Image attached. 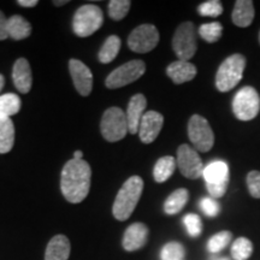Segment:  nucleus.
<instances>
[{"mask_svg":"<svg viewBox=\"0 0 260 260\" xmlns=\"http://www.w3.org/2000/svg\"><path fill=\"white\" fill-rule=\"evenodd\" d=\"M92 170L87 161L71 159L61 170L60 189L71 204H79L87 198L90 189Z\"/></svg>","mask_w":260,"mask_h":260,"instance_id":"1","label":"nucleus"},{"mask_svg":"<svg viewBox=\"0 0 260 260\" xmlns=\"http://www.w3.org/2000/svg\"><path fill=\"white\" fill-rule=\"evenodd\" d=\"M142 190H144V181L141 177L132 176L124 182L112 206V213L117 220L123 222L132 216L141 198Z\"/></svg>","mask_w":260,"mask_h":260,"instance_id":"2","label":"nucleus"},{"mask_svg":"<svg viewBox=\"0 0 260 260\" xmlns=\"http://www.w3.org/2000/svg\"><path fill=\"white\" fill-rule=\"evenodd\" d=\"M246 68V58L240 53L228 57L220 64L216 75V87L219 92L225 93L235 88L237 83L242 80Z\"/></svg>","mask_w":260,"mask_h":260,"instance_id":"3","label":"nucleus"},{"mask_svg":"<svg viewBox=\"0 0 260 260\" xmlns=\"http://www.w3.org/2000/svg\"><path fill=\"white\" fill-rule=\"evenodd\" d=\"M104 15L102 9L96 5L87 4L81 6L74 16L73 29L80 38H87L102 28Z\"/></svg>","mask_w":260,"mask_h":260,"instance_id":"4","label":"nucleus"},{"mask_svg":"<svg viewBox=\"0 0 260 260\" xmlns=\"http://www.w3.org/2000/svg\"><path fill=\"white\" fill-rule=\"evenodd\" d=\"M233 111L240 121H252L260 111V96L251 86L243 87L233 100Z\"/></svg>","mask_w":260,"mask_h":260,"instance_id":"5","label":"nucleus"},{"mask_svg":"<svg viewBox=\"0 0 260 260\" xmlns=\"http://www.w3.org/2000/svg\"><path fill=\"white\" fill-rule=\"evenodd\" d=\"M100 130L104 139L109 142L122 140L129 132L126 115L119 107H110L103 115Z\"/></svg>","mask_w":260,"mask_h":260,"instance_id":"6","label":"nucleus"},{"mask_svg":"<svg viewBox=\"0 0 260 260\" xmlns=\"http://www.w3.org/2000/svg\"><path fill=\"white\" fill-rule=\"evenodd\" d=\"M172 48L178 57V60H186L194 57L197 53V30L191 22H184L178 25L172 38Z\"/></svg>","mask_w":260,"mask_h":260,"instance_id":"7","label":"nucleus"},{"mask_svg":"<svg viewBox=\"0 0 260 260\" xmlns=\"http://www.w3.org/2000/svg\"><path fill=\"white\" fill-rule=\"evenodd\" d=\"M146 71L145 61L135 59L121 65L107 76L105 84L107 88L116 89L124 87L139 80Z\"/></svg>","mask_w":260,"mask_h":260,"instance_id":"8","label":"nucleus"},{"mask_svg":"<svg viewBox=\"0 0 260 260\" xmlns=\"http://www.w3.org/2000/svg\"><path fill=\"white\" fill-rule=\"evenodd\" d=\"M188 136L199 152H209L213 147L214 134L206 118L200 115L190 117L188 123Z\"/></svg>","mask_w":260,"mask_h":260,"instance_id":"9","label":"nucleus"},{"mask_svg":"<svg viewBox=\"0 0 260 260\" xmlns=\"http://www.w3.org/2000/svg\"><path fill=\"white\" fill-rule=\"evenodd\" d=\"M159 31L153 24H141L130 32L128 46L136 53H148L157 47Z\"/></svg>","mask_w":260,"mask_h":260,"instance_id":"10","label":"nucleus"},{"mask_svg":"<svg viewBox=\"0 0 260 260\" xmlns=\"http://www.w3.org/2000/svg\"><path fill=\"white\" fill-rule=\"evenodd\" d=\"M177 167L184 177L197 180L203 176L204 165L199 153L188 145H181L177 149Z\"/></svg>","mask_w":260,"mask_h":260,"instance_id":"11","label":"nucleus"},{"mask_svg":"<svg viewBox=\"0 0 260 260\" xmlns=\"http://www.w3.org/2000/svg\"><path fill=\"white\" fill-rule=\"evenodd\" d=\"M69 71L77 92L82 96L89 95L93 89V74L89 68L79 59H70Z\"/></svg>","mask_w":260,"mask_h":260,"instance_id":"12","label":"nucleus"},{"mask_svg":"<svg viewBox=\"0 0 260 260\" xmlns=\"http://www.w3.org/2000/svg\"><path fill=\"white\" fill-rule=\"evenodd\" d=\"M164 124V117L157 111H147L142 117L139 128V136L144 144H152L158 138Z\"/></svg>","mask_w":260,"mask_h":260,"instance_id":"13","label":"nucleus"},{"mask_svg":"<svg viewBox=\"0 0 260 260\" xmlns=\"http://www.w3.org/2000/svg\"><path fill=\"white\" fill-rule=\"evenodd\" d=\"M149 230L144 223H134L128 226L123 236V248L128 252H134L145 247L148 240Z\"/></svg>","mask_w":260,"mask_h":260,"instance_id":"14","label":"nucleus"},{"mask_svg":"<svg viewBox=\"0 0 260 260\" xmlns=\"http://www.w3.org/2000/svg\"><path fill=\"white\" fill-rule=\"evenodd\" d=\"M146 106H147V100L144 94H135L130 99L128 109H126V122H128V129L130 134H136L139 133L140 123H141L142 117L145 115Z\"/></svg>","mask_w":260,"mask_h":260,"instance_id":"15","label":"nucleus"},{"mask_svg":"<svg viewBox=\"0 0 260 260\" xmlns=\"http://www.w3.org/2000/svg\"><path fill=\"white\" fill-rule=\"evenodd\" d=\"M12 80L18 92L27 94L30 92L32 84L31 69L29 61L25 58H19L15 61L12 69Z\"/></svg>","mask_w":260,"mask_h":260,"instance_id":"16","label":"nucleus"},{"mask_svg":"<svg viewBox=\"0 0 260 260\" xmlns=\"http://www.w3.org/2000/svg\"><path fill=\"white\" fill-rule=\"evenodd\" d=\"M168 76L176 84H182L191 81L197 76V68L189 61L176 60L172 61L167 69Z\"/></svg>","mask_w":260,"mask_h":260,"instance_id":"17","label":"nucleus"},{"mask_svg":"<svg viewBox=\"0 0 260 260\" xmlns=\"http://www.w3.org/2000/svg\"><path fill=\"white\" fill-rule=\"evenodd\" d=\"M70 241L65 235L53 236L48 242L45 260H68L70 255Z\"/></svg>","mask_w":260,"mask_h":260,"instance_id":"18","label":"nucleus"},{"mask_svg":"<svg viewBox=\"0 0 260 260\" xmlns=\"http://www.w3.org/2000/svg\"><path fill=\"white\" fill-rule=\"evenodd\" d=\"M203 177L206 184L229 183V167L225 161L214 160L204 168Z\"/></svg>","mask_w":260,"mask_h":260,"instance_id":"19","label":"nucleus"},{"mask_svg":"<svg viewBox=\"0 0 260 260\" xmlns=\"http://www.w3.org/2000/svg\"><path fill=\"white\" fill-rule=\"evenodd\" d=\"M233 22L240 28H246L254 19V6L251 0H237L233 10Z\"/></svg>","mask_w":260,"mask_h":260,"instance_id":"20","label":"nucleus"},{"mask_svg":"<svg viewBox=\"0 0 260 260\" xmlns=\"http://www.w3.org/2000/svg\"><path fill=\"white\" fill-rule=\"evenodd\" d=\"M8 34L14 40H23L30 37L31 25L22 16L14 15L8 18Z\"/></svg>","mask_w":260,"mask_h":260,"instance_id":"21","label":"nucleus"},{"mask_svg":"<svg viewBox=\"0 0 260 260\" xmlns=\"http://www.w3.org/2000/svg\"><path fill=\"white\" fill-rule=\"evenodd\" d=\"M189 199V191L184 188L175 190L174 193L169 195V198L164 203V211L167 214H177L180 213L183 207L186 206Z\"/></svg>","mask_w":260,"mask_h":260,"instance_id":"22","label":"nucleus"},{"mask_svg":"<svg viewBox=\"0 0 260 260\" xmlns=\"http://www.w3.org/2000/svg\"><path fill=\"white\" fill-rule=\"evenodd\" d=\"M176 159L174 157H170V155H167V157H161L158 159V161L155 162L154 169H153V177L155 182L158 183H161V182L168 181L169 178L172 176V174L175 172V169H176Z\"/></svg>","mask_w":260,"mask_h":260,"instance_id":"23","label":"nucleus"},{"mask_svg":"<svg viewBox=\"0 0 260 260\" xmlns=\"http://www.w3.org/2000/svg\"><path fill=\"white\" fill-rule=\"evenodd\" d=\"M15 144V125L10 118L0 119V153H9Z\"/></svg>","mask_w":260,"mask_h":260,"instance_id":"24","label":"nucleus"},{"mask_svg":"<svg viewBox=\"0 0 260 260\" xmlns=\"http://www.w3.org/2000/svg\"><path fill=\"white\" fill-rule=\"evenodd\" d=\"M21 110V99L16 94L9 93L0 96V119L10 118Z\"/></svg>","mask_w":260,"mask_h":260,"instance_id":"25","label":"nucleus"},{"mask_svg":"<svg viewBox=\"0 0 260 260\" xmlns=\"http://www.w3.org/2000/svg\"><path fill=\"white\" fill-rule=\"evenodd\" d=\"M121 39L117 37V35H111V37L107 38L106 41L104 42L102 50L99 52L100 63H111L117 57L119 50H121Z\"/></svg>","mask_w":260,"mask_h":260,"instance_id":"26","label":"nucleus"},{"mask_svg":"<svg viewBox=\"0 0 260 260\" xmlns=\"http://www.w3.org/2000/svg\"><path fill=\"white\" fill-rule=\"evenodd\" d=\"M253 253V243L247 237H239L232 246V256L234 260H247Z\"/></svg>","mask_w":260,"mask_h":260,"instance_id":"27","label":"nucleus"},{"mask_svg":"<svg viewBox=\"0 0 260 260\" xmlns=\"http://www.w3.org/2000/svg\"><path fill=\"white\" fill-rule=\"evenodd\" d=\"M233 239V234L228 230H224V232L217 233L216 235H213L207 242V249L213 254L216 253H219L220 251H223L225 247L229 245L230 241Z\"/></svg>","mask_w":260,"mask_h":260,"instance_id":"28","label":"nucleus"},{"mask_svg":"<svg viewBox=\"0 0 260 260\" xmlns=\"http://www.w3.org/2000/svg\"><path fill=\"white\" fill-rule=\"evenodd\" d=\"M223 27L218 22H212V23H205L199 28L200 37L204 39L205 41L213 44L217 42L222 38Z\"/></svg>","mask_w":260,"mask_h":260,"instance_id":"29","label":"nucleus"},{"mask_svg":"<svg viewBox=\"0 0 260 260\" xmlns=\"http://www.w3.org/2000/svg\"><path fill=\"white\" fill-rule=\"evenodd\" d=\"M184 255H186L184 247L176 241L167 243L160 252L161 260H183Z\"/></svg>","mask_w":260,"mask_h":260,"instance_id":"30","label":"nucleus"},{"mask_svg":"<svg viewBox=\"0 0 260 260\" xmlns=\"http://www.w3.org/2000/svg\"><path fill=\"white\" fill-rule=\"evenodd\" d=\"M132 2L129 0H112L109 3V15L115 21H121L128 15Z\"/></svg>","mask_w":260,"mask_h":260,"instance_id":"31","label":"nucleus"},{"mask_svg":"<svg viewBox=\"0 0 260 260\" xmlns=\"http://www.w3.org/2000/svg\"><path fill=\"white\" fill-rule=\"evenodd\" d=\"M183 224L191 237H198L203 233V222L198 214L189 213L183 217Z\"/></svg>","mask_w":260,"mask_h":260,"instance_id":"32","label":"nucleus"},{"mask_svg":"<svg viewBox=\"0 0 260 260\" xmlns=\"http://www.w3.org/2000/svg\"><path fill=\"white\" fill-rule=\"evenodd\" d=\"M198 11L205 17H218L223 12V5L218 0H209V2L203 3Z\"/></svg>","mask_w":260,"mask_h":260,"instance_id":"33","label":"nucleus"},{"mask_svg":"<svg viewBox=\"0 0 260 260\" xmlns=\"http://www.w3.org/2000/svg\"><path fill=\"white\" fill-rule=\"evenodd\" d=\"M200 209L207 217H217L220 212V205L213 198H204L200 201Z\"/></svg>","mask_w":260,"mask_h":260,"instance_id":"34","label":"nucleus"},{"mask_svg":"<svg viewBox=\"0 0 260 260\" xmlns=\"http://www.w3.org/2000/svg\"><path fill=\"white\" fill-rule=\"evenodd\" d=\"M247 187L253 198L260 199V171L253 170L247 175Z\"/></svg>","mask_w":260,"mask_h":260,"instance_id":"35","label":"nucleus"},{"mask_svg":"<svg viewBox=\"0 0 260 260\" xmlns=\"http://www.w3.org/2000/svg\"><path fill=\"white\" fill-rule=\"evenodd\" d=\"M207 191L213 199H218L222 198L224 194L226 193L228 183H220V184H206Z\"/></svg>","mask_w":260,"mask_h":260,"instance_id":"36","label":"nucleus"},{"mask_svg":"<svg viewBox=\"0 0 260 260\" xmlns=\"http://www.w3.org/2000/svg\"><path fill=\"white\" fill-rule=\"evenodd\" d=\"M8 38V18L0 11V40H5Z\"/></svg>","mask_w":260,"mask_h":260,"instance_id":"37","label":"nucleus"},{"mask_svg":"<svg viewBox=\"0 0 260 260\" xmlns=\"http://www.w3.org/2000/svg\"><path fill=\"white\" fill-rule=\"evenodd\" d=\"M38 0H18L17 4L23 6V8H34L38 5Z\"/></svg>","mask_w":260,"mask_h":260,"instance_id":"38","label":"nucleus"},{"mask_svg":"<svg viewBox=\"0 0 260 260\" xmlns=\"http://www.w3.org/2000/svg\"><path fill=\"white\" fill-rule=\"evenodd\" d=\"M83 153L81 151H75L74 153V159H77V160H82Z\"/></svg>","mask_w":260,"mask_h":260,"instance_id":"39","label":"nucleus"},{"mask_svg":"<svg viewBox=\"0 0 260 260\" xmlns=\"http://www.w3.org/2000/svg\"><path fill=\"white\" fill-rule=\"evenodd\" d=\"M4 83H5V79L4 76H3L2 74H0V90L3 89V87H4Z\"/></svg>","mask_w":260,"mask_h":260,"instance_id":"40","label":"nucleus"},{"mask_svg":"<svg viewBox=\"0 0 260 260\" xmlns=\"http://www.w3.org/2000/svg\"><path fill=\"white\" fill-rule=\"evenodd\" d=\"M68 3H69V2H67V0H65V2H53V4L56 6H61V5L68 4Z\"/></svg>","mask_w":260,"mask_h":260,"instance_id":"41","label":"nucleus"},{"mask_svg":"<svg viewBox=\"0 0 260 260\" xmlns=\"http://www.w3.org/2000/svg\"><path fill=\"white\" fill-rule=\"evenodd\" d=\"M218 260H229V259H226V258H222V259H218Z\"/></svg>","mask_w":260,"mask_h":260,"instance_id":"42","label":"nucleus"},{"mask_svg":"<svg viewBox=\"0 0 260 260\" xmlns=\"http://www.w3.org/2000/svg\"><path fill=\"white\" fill-rule=\"evenodd\" d=\"M259 42H260V32H259Z\"/></svg>","mask_w":260,"mask_h":260,"instance_id":"43","label":"nucleus"}]
</instances>
